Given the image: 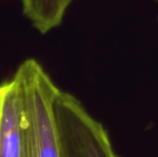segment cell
I'll return each instance as SVG.
<instances>
[{
	"instance_id": "cell-1",
	"label": "cell",
	"mask_w": 158,
	"mask_h": 157,
	"mask_svg": "<svg viewBox=\"0 0 158 157\" xmlns=\"http://www.w3.org/2000/svg\"><path fill=\"white\" fill-rule=\"evenodd\" d=\"M14 74L23 98L24 157H60L53 109L60 88L33 58L24 60Z\"/></svg>"
},
{
	"instance_id": "cell-2",
	"label": "cell",
	"mask_w": 158,
	"mask_h": 157,
	"mask_svg": "<svg viewBox=\"0 0 158 157\" xmlns=\"http://www.w3.org/2000/svg\"><path fill=\"white\" fill-rule=\"evenodd\" d=\"M53 109L60 157H118L103 125L73 95L59 89Z\"/></svg>"
},
{
	"instance_id": "cell-3",
	"label": "cell",
	"mask_w": 158,
	"mask_h": 157,
	"mask_svg": "<svg viewBox=\"0 0 158 157\" xmlns=\"http://www.w3.org/2000/svg\"><path fill=\"white\" fill-rule=\"evenodd\" d=\"M0 113V157H24L23 98L19 80L15 74L2 83Z\"/></svg>"
},
{
	"instance_id": "cell-4",
	"label": "cell",
	"mask_w": 158,
	"mask_h": 157,
	"mask_svg": "<svg viewBox=\"0 0 158 157\" xmlns=\"http://www.w3.org/2000/svg\"><path fill=\"white\" fill-rule=\"evenodd\" d=\"M73 0H21L22 12L41 35L59 27Z\"/></svg>"
},
{
	"instance_id": "cell-5",
	"label": "cell",
	"mask_w": 158,
	"mask_h": 157,
	"mask_svg": "<svg viewBox=\"0 0 158 157\" xmlns=\"http://www.w3.org/2000/svg\"><path fill=\"white\" fill-rule=\"evenodd\" d=\"M2 97H3V86H2V84H0V113H1Z\"/></svg>"
},
{
	"instance_id": "cell-6",
	"label": "cell",
	"mask_w": 158,
	"mask_h": 157,
	"mask_svg": "<svg viewBox=\"0 0 158 157\" xmlns=\"http://www.w3.org/2000/svg\"><path fill=\"white\" fill-rule=\"evenodd\" d=\"M155 1H156V2H158V0H155Z\"/></svg>"
}]
</instances>
